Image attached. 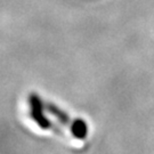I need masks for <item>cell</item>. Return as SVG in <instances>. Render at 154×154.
<instances>
[{
  "label": "cell",
  "instance_id": "6da1fadb",
  "mask_svg": "<svg viewBox=\"0 0 154 154\" xmlns=\"http://www.w3.org/2000/svg\"><path fill=\"white\" fill-rule=\"evenodd\" d=\"M42 104H44L45 111L48 114H50L54 119H56L61 125L65 126L75 138H78V139H85V138L87 137L88 127H87V123L83 120H81V119H71L67 113H65L64 111L61 110L58 106H56L53 103L42 100Z\"/></svg>",
  "mask_w": 154,
  "mask_h": 154
},
{
  "label": "cell",
  "instance_id": "7a4b0ae2",
  "mask_svg": "<svg viewBox=\"0 0 154 154\" xmlns=\"http://www.w3.org/2000/svg\"><path fill=\"white\" fill-rule=\"evenodd\" d=\"M29 105H30V112H29L30 113V118L40 128L47 129V130H51V131L61 132V130L46 116V114H45L46 111L44 109L42 100H41V98L39 96L31 95L29 97Z\"/></svg>",
  "mask_w": 154,
  "mask_h": 154
}]
</instances>
